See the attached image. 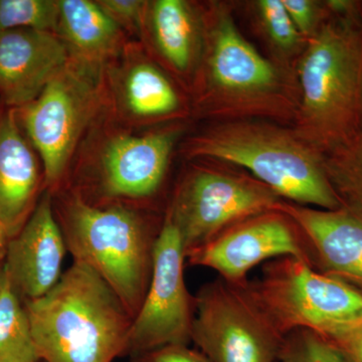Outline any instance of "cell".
Here are the masks:
<instances>
[{"mask_svg": "<svg viewBox=\"0 0 362 362\" xmlns=\"http://www.w3.org/2000/svg\"><path fill=\"white\" fill-rule=\"evenodd\" d=\"M97 4L121 28L141 33L146 23L148 1L141 0H99Z\"/></svg>", "mask_w": 362, "mask_h": 362, "instance_id": "cell-27", "label": "cell"}, {"mask_svg": "<svg viewBox=\"0 0 362 362\" xmlns=\"http://www.w3.org/2000/svg\"><path fill=\"white\" fill-rule=\"evenodd\" d=\"M276 211L296 225L315 270L362 294V214L341 206L320 209L282 201Z\"/></svg>", "mask_w": 362, "mask_h": 362, "instance_id": "cell-13", "label": "cell"}, {"mask_svg": "<svg viewBox=\"0 0 362 362\" xmlns=\"http://www.w3.org/2000/svg\"><path fill=\"white\" fill-rule=\"evenodd\" d=\"M185 261L180 233L165 216L154 250L151 281L133 319L125 356L192 342L195 298L185 284Z\"/></svg>", "mask_w": 362, "mask_h": 362, "instance_id": "cell-10", "label": "cell"}, {"mask_svg": "<svg viewBox=\"0 0 362 362\" xmlns=\"http://www.w3.org/2000/svg\"><path fill=\"white\" fill-rule=\"evenodd\" d=\"M58 21L54 0H0V33L18 28L57 33Z\"/></svg>", "mask_w": 362, "mask_h": 362, "instance_id": "cell-23", "label": "cell"}, {"mask_svg": "<svg viewBox=\"0 0 362 362\" xmlns=\"http://www.w3.org/2000/svg\"><path fill=\"white\" fill-rule=\"evenodd\" d=\"M180 130L144 136L121 135L105 147L100 164L96 206L145 202L158 194Z\"/></svg>", "mask_w": 362, "mask_h": 362, "instance_id": "cell-12", "label": "cell"}, {"mask_svg": "<svg viewBox=\"0 0 362 362\" xmlns=\"http://www.w3.org/2000/svg\"><path fill=\"white\" fill-rule=\"evenodd\" d=\"M146 23L169 68L181 77L194 78L204 45L201 8L185 0H156L149 2Z\"/></svg>", "mask_w": 362, "mask_h": 362, "instance_id": "cell-17", "label": "cell"}, {"mask_svg": "<svg viewBox=\"0 0 362 362\" xmlns=\"http://www.w3.org/2000/svg\"><path fill=\"white\" fill-rule=\"evenodd\" d=\"M201 11L204 45L194 78L201 113L220 122L262 120L292 127L296 74L266 58L242 35L233 4L211 1Z\"/></svg>", "mask_w": 362, "mask_h": 362, "instance_id": "cell-1", "label": "cell"}, {"mask_svg": "<svg viewBox=\"0 0 362 362\" xmlns=\"http://www.w3.org/2000/svg\"><path fill=\"white\" fill-rule=\"evenodd\" d=\"M279 362H347L322 335L310 329H298L286 335Z\"/></svg>", "mask_w": 362, "mask_h": 362, "instance_id": "cell-24", "label": "cell"}, {"mask_svg": "<svg viewBox=\"0 0 362 362\" xmlns=\"http://www.w3.org/2000/svg\"><path fill=\"white\" fill-rule=\"evenodd\" d=\"M323 159L326 175L343 206L362 214V129Z\"/></svg>", "mask_w": 362, "mask_h": 362, "instance_id": "cell-22", "label": "cell"}, {"mask_svg": "<svg viewBox=\"0 0 362 362\" xmlns=\"http://www.w3.org/2000/svg\"><path fill=\"white\" fill-rule=\"evenodd\" d=\"M293 129L322 156L362 129V18L330 16L296 66Z\"/></svg>", "mask_w": 362, "mask_h": 362, "instance_id": "cell-2", "label": "cell"}, {"mask_svg": "<svg viewBox=\"0 0 362 362\" xmlns=\"http://www.w3.org/2000/svg\"><path fill=\"white\" fill-rule=\"evenodd\" d=\"M185 153L246 169L283 201L320 209L343 206L317 151L291 126L262 120L218 122L190 139Z\"/></svg>", "mask_w": 362, "mask_h": 362, "instance_id": "cell-4", "label": "cell"}, {"mask_svg": "<svg viewBox=\"0 0 362 362\" xmlns=\"http://www.w3.org/2000/svg\"><path fill=\"white\" fill-rule=\"evenodd\" d=\"M132 362H211L201 350L188 345H165L131 357Z\"/></svg>", "mask_w": 362, "mask_h": 362, "instance_id": "cell-28", "label": "cell"}, {"mask_svg": "<svg viewBox=\"0 0 362 362\" xmlns=\"http://www.w3.org/2000/svg\"><path fill=\"white\" fill-rule=\"evenodd\" d=\"M0 362H40L25 304L6 272L0 289Z\"/></svg>", "mask_w": 362, "mask_h": 362, "instance_id": "cell-21", "label": "cell"}, {"mask_svg": "<svg viewBox=\"0 0 362 362\" xmlns=\"http://www.w3.org/2000/svg\"><path fill=\"white\" fill-rule=\"evenodd\" d=\"M195 298L192 342L211 362H276L284 340L251 283L218 277Z\"/></svg>", "mask_w": 362, "mask_h": 362, "instance_id": "cell-7", "label": "cell"}, {"mask_svg": "<svg viewBox=\"0 0 362 362\" xmlns=\"http://www.w3.org/2000/svg\"><path fill=\"white\" fill-rule=\"evenodd\" d=\"M126 108L140 119H165L182 110L177 90L168 76L148 61H139L128 69L123 78Z\"/></svg>", "mask_w": 362, "mask_h": 362, "instance_id": "cell-19", "label": "cell"}, {"mask_svg": "<svg viewBox=\"0 0 362 362\" xmlns=\"http://www.w3.org/2000/svg\"><path fill=\"white\" fill-rule=\"evenodd\" d=\"M39 163L20 126L18 112L0 113V225L16 237L40 201Z\"/></svg>", "mask_w": 362, "mask_h": 362, "instance_id": "cell-16", "label": "cell"}, {"mask_svg": "<svg viewBox=\"0 0 362 362\" xmlns=\"http://www.w3.org/2000/svg\"><path fill=\"white\" fill-rule=\"evenodd\" d=\"M285 257L303 259L311 265L296 225L286 214L272 211L230 226L188 252L185 259L189 266L211 269L223 280L242 285L249 282L247 274L255 267Z\"/></svg>", "mask_w": 362, "mask_h": 362, "instance_id": "cell-11", "label": "cell"}, {"mask_svg": "<svg viewBox=\"0 0 362 362\" xmlns=\"http://www.w3.org/2000/svg\"><path fill=\"white\" fill-rule=\"evenodd\" d=\"M40 362H42V361H40Z\"/></svg>", "mask_w": 362, "mask_h": 362, "instance_id": "cell-30", "label": "cell"}, {"mask_svg": "<svg viewBox=\"0 0 362 362\" xmlns=\"http://www.w3.org/2000/svg\"><path fill=\"white\" fill-rule=\"evenodd\" d=\"M70 59L56 33L35 28L0 33V99L11 109L32 103Z\"/></svg>", "mask_w": 362, "mask_h": 362, "instance_id": "cell-15", "label": "cell"}, {"mask_svg": "<svg viewBox=\"0 0 362 362\" xmlns=\"http://www.w3.org/2000/svg\"><path fill=\"white\" fill-rule=\"evenodd\" d=\"M283 199L263 182L228 168L204 166L180 181L168 214L185 256L240 221L276 211Z\"/></svg>", "mask_w": 362, "mask_h": 362, "instance_id": "cell-6", "label": "cell"}, {"mask_svg": "<svg viewBox=\"0 0 362 362\" xmlns=\"http://www.w3.org/2000/svg\"><path fill=\"white\" fill-rule=\"evenodd\" d=\"M57 35L71 59L101 68L120 51L123 33L97 1L59 0Z\"/></svg>", "mask_w": 362, "mask_h": 362, "instance_id": "cell-18", "label": "cell"}, {"mask_svg": "<svg viewBox=\"0 0 362 362\" xmlns=\"http://www.w3.org/2000/svg\"><path fill=\"white\" fill-rule=\"evenodd\" d=\"M97 66L70 59L39 97L18 112L26 135L39 152L47 192H58L71 153L99 101Z\"/></svg>", "mask_w": 362, "mask_h": 362, "instance_id": "cell-8", "label": "cell"}, {"mask_svg": "<svg viewBox=\"0 0 362 362\" xmlns=\"http://www.w3.org/2000/svg\"><path fill=\"white\" fill-rule=\"evenodd\" d=\"M66 251L52 194L45 190L21 232L7 245L6 272L23 302L40 299L57 285Z\"/></svg>", "mask_w": 362, "mask_h": 362, "instance_id": "cell-14", "label": "cell"}, {"mask_svg": "<svg viewBox=\"0 0 362 362\" xmlns=\"http://www.w3.org/2000/svg\"><path fill=\"white\" fill-rule=\"evenodd\" d=\"M247 11L257 35L270 52L272 61L296 74L298 62L308 40L293 23L282 0L247 2Z\"/></svg>", "mask_w": 362, "mask_h": 362, "instance_id": "cell-20", "label": "cell"}, {"mask_svg": "<svg viewBox=\"0 0 362 362\" xmlns=\"http://www.w3.org/2000/svg\"><path fill=\"white\" fill-rule=\"evenodd\" d=\"M42 362H113L125 356L133 318L94 271L74 263L40 299L23 302Z\"/></svg>", "mask_w": 362, "mask_h": 362, "instance_id": "cell-3", "label": "cell"}, {"mask_svg": "<svg viewBox=\"0 0 362 362\" xmlns=\"http://www.w3.org/2000/svg\"><path fill=\"white\" fill-rule=\"evenodd\" d=\"M8 235L4 226L0 225V289L6 279V257L7 245H8Z\"/></svg>", "mask_w": 362, "mask_h": 362, "instance_id": "cell-29", "label": "cell"}, {"mask_svg": "<svg viewBox=\"0 0 362 362\" xmlns=\"http://www.w3.org/2000/svg\"><path fill=\"white\" fill-rule=\"evenodd\" d=\"M255 295L284 337L292 331L316 332L362 316V294L303 259L267 262L261 277L250 281Z\"/></svg>", "mask_w": 362, "mask_h": 362, "instance_id": "cell-9", "label": "cell"}, {"mask_svg": "<svg viewBox=\"0 0 362 362\" xmlns=\"http://www.w3.org/2000/svg\"><path fill=\"white\" fill-rule=\"evenodd\" d=\"M57 199L54 214L74 263L87 266L103 279L134 319L151 281L162 225L157 228L130 206L90 204L75 190Z\"/></svg>", "mask_w": 362, "mask_h": 362, "instance_id": "cell-5", "label": "cell"}, {"mask_svg": "<svg viewBox=\"0 0 362 362\" xmlns=\"http://www.w3.org/2000/svg\"><path fill=\"white\" fill-rule=\"evenodd\" d=\"M317 333L330 342L347 362H362V316Z\"/></svg>", "mask_w": 362, "mask_h": 362, "instance_id": "cell-26", "label": "cell"}, {"mask_svg": "<svg viewBox=\"0 0 362 362\" xmlns=\"http://www.w3.org/2000/svg\"><path fill=\"white\" fill-rule=\"evenodd\" d=\"M282 2L293 23L307 40L316 35L330 16L325 1L282 0Z\"/></svg>", "mask_w": 362, "mask_h": 362, "instance_id": "cell-25", "label": "cell"}]
</instances>
